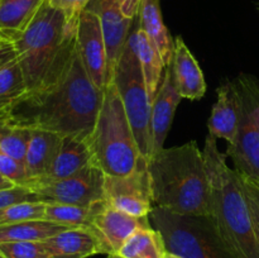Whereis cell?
<instances>
[{"instance_id":"4","label":"cell","mask_w":259,"mask_h":258,"mask_svg":"<svg viewBox=\"0 0 259 258\" xmlns=\"http://www.w3.org/2000/svg\"><path fill=\"white\" fill-rule=\"evenodd\" d=\"M202 152L211 190L210 217L225 248L232 258H259V238L240 176L230 168L211 134Z\"/></svg>"},{"instance_id":"14","label":"cell","mask_w":259,"mask_h":258,"mask_svg":"<svg viewBox=\"0 0 259 258\" xmlns=\"http://www.w3.org/2000/svg\"><path fill=\"white\" fill-rule=\"evenodd\" d=\"M217 94V101L207 121L209 133L215 138L225 139L230 144L237 137L242 119V95L238 85L230 81L219 86Z\"/></svg>"},{"instance_id":"25","label":"cell","mask_w":259,"mask_h":258,"mask_svg":"<svg viewBox=\"0 0 259 258\" xmlns=\"http://www.w3.org/2000/svg\"><path fill=\"white\" fill-rule=\"evenodd\" d=\"M104 204L105 200L89 206L47 202L45 219L67 228H88Z\"/></svg>"},{"instance_id":"21","label":"cell","mask_w":259,"mask_h":258,"mask_svg":"<svg viewBox=\"0 0 259 258\" xmlns=\"http://www.w3.org/2000/svg\"><path fill=\"white\" fill-rule=\"evenodd\" d=\"M131 35L133 38L137 56H138L139 63H141L147 93H148L151 101H153L162 82V78H163L166 65L162 60L157 46L152 42L151 38L146 34V32L139 27V24L137 25L136 29L132 30Z\"/></svg>"},{"instance_id":"11","label":"cell","mask_w":259,"mask_h":258,"mask_svg":"<svg viewBox=\"0 0 259 258\" xmlns=\"http://www.w3.org/2000/svg\"><path fill=\"white\" fill-rule=\"evenodd\" d=\"M76 46L90 80L99 90H104L108 83V53L100 20L90 8H86L78 18Z\"/></svg>"},{"instance_id":"13","label":"cell","mask_w":259,"mask_h":258,"mask_svg":"<svg viewBox=\"0 0 259 258\" xmlns=\"http://www.w3.org/2000/svg\"><path fill=\"white\" fill-rule=\"evenodd\" d=\"M90 9L98 14L108 53V82L126 45L133 20L124 17L118 0H91Z\"/></svg>"},{"instance_id":"37","label":"cell","mask_w":259,"mask_h":258,"mask_svg":"<svg viewBox=\"0 0 259 258\" xmlns=\"http://www.w3.org/2000/svg\"><path fill=\"white\" fill-rule=\"evenodd\" d=\"M106 258H125V257H123V255L120 254H108V257Z\"/></svg>"},{"instance_id":"31","label":"cell","mask_w":259,"mask_h":258,"mask_svg":"<svg viewBox=\"0 0 259 258\" xmlns=\"http://www.w3.org/2000/svg\"><path fill=\"white\" fill-rule=\"evenodd\" d=\"M24 201H40L37 195L25 186H14L12 189L0 190V210Z\"/></svg>"},{"instance_id":"5","label":"cell","mask_w":259,"mask_h":258,"mask_svg":"<svg viewBox=\"0 0 259 258\" xmlns=\"http://www.w3.org/2000/svg\"><path fill=\"white\" fill-rule=\"evenodd\" d=\"M89 141L94 164L106 176L131 174L144 159L113 81H109L104 89L103 103Z\"/></svg>"},{"instance_id":"38","label":"cell","mask_w":259,"mask_h":258,"mask_svg":"<svg viewBox=\"0 0 259 258\" xmlns=\"http://www.w3.org/2000/svg\"><path fill=\"white\" fill-rule=\"evenodd\" d=\"M257 113H258V116H259V101H258V105H257Z\"/></svg>"},{"instance_id":"36","label":"cell","mask_w":259,"mask_h":258,"mask_svg":"<svg viewBox=\"0 0 259 258\" xmlns=\"http://www.w3.org/2000/svg\"><path fill=\"white\" fill-rule=\"evenodd\" d=\"M164 258H181V257H179V255L174 254V253L167 252V253H166V257H164Z\"/></svg>"},{"instance_id":"30","label":"cell","mask_w":259,"mask_h":258,"mask_svg":"<svg viewBox=\"0 0 259 258\" xmlns=\"http://www.w3.org/2000/svg\"><path fill=\"white\" fill-rule=\"evenodd\" d=\"M51 7L61 10L70 24L77 25L81 13L89 7L91 0H46Z\"/></svg>"},{"instance_id":"16","label":"cell","mask_w":259,"mask_h":258,"mask_svg":"<svg viewBox=\"0 0 259 258\" xmlns=\"http://www.w3.org/2000/svg\"><path fill=\"white\" fill-rule=\"evenodd\" d=\"M171 68L175 86L182 99L199 100L205 95L206 81L204 72L182 37H177L175 40Z\"/></svg>"},{"instance_id":"40","label":"cell","mask_w":259,"mask_h":258,"mask_svg":"<svg viewBox=\"0 0 259 258\" xmlns=\"http://www.w3.org/2000/svg\"><path fill=\"white\" fill-rule=\"evenodd\" d=\"M0 258H5V257H4V255H3V254H2V252H0Z\"/></svg>"},{"instance_id":"24","label":"cell","mask_w":259,"mask_h":258,"mask_svg":"<svg viewBox=\"0 0 259 258\" xmlns=\"http://www.w3.org/2000/svg\"><path fill=\"white\" fill-rule=\"evenodd\" d=\"M166 247L161 233L153 227L139 228L126 239L118 254L125 258H164Z\"/></svg>"},{"instance_id":"7","label":"cell","mask_w":259,"mask_h":258,"mask_svg":"<svg viewBox=\"0 0 259 258\" xmlns=\"http://www.w3.org/2000/svg\"><path fill=\"white\" fill-rule=\"evenodd\" d=\"M110 81L118 89L141 156L149 162L152 157V101L147 93L144 76L132 35L126 40Z\"/></svg>"},{"instance_id":"15","label":"cell","mask_w":259,"mask_h":258,"mask_svg":"<svg viewBox=\"0 0 259 258\" xmlns=\"http://www.w3.org/2000/svg\"><path fill=\"white\" fill-rule=\"evenodd\" d=\"M182 98L177 93L174 82L171 66L164 70L163 78L158 91L152 101L151 131H152V156L163 149L167 134L174 121L175 113ZM152 158V157H151Z\"/></svg>"},{"instance_id":"28","label":"cell","mask_w":259,"mask_h":258,"mask_svg":"<svg viewBox=\"0 0 259 258\" xmlns=\"http://www.w3.org/2000/svg\"><path fill=\"white\" fill-rule=\"evenodd\" d=\"M0 252L5 258H52L45 240L0 243Z\"/></svg>"},{"instance_id":"17","label":"cell","mask_w":259,"mask_h":258,"mask_svg":"<svg viewBox=\"0 0 259 258\" xmlns=\"http://www.w3.org/2000/svg\"><path fill=\"white\" fill-rule=\"evenodd\" d=\"M89 138L90 137L85 136L62 137L47 174L40 180L66 179L78 174L90 164H94L93 151Z\"/></svg>"},{"instance_id":"39","label":"cell","mask_w":259,"mask_h":258,"mask_svg":"<svg viewBox=\"0 0 259 258\" xmlns=\"http://www.w3.org/2000/svg\"><path fill=\"white\" fill-rule=\"evenodd\" d=\"M3 43H7V42H4V40H3V39H0V45H3Z\"/></svg>"},{"instance_id":"29","label":"cell","mask_w":259,"mask_h":258,"mask_svg":"<svg viewBox=\"0 0 259 258\" xmlns=\"http://www.w3.org/2000/svg\"><path fill=\"white\" fill-rule=\"evenodd\" d=\"M0 174L17 186L27 187L29 184V176L24 162L18 161L3 152H0Z\"/></svg>"},{"instance_id":"32","label":"cell","mask_w":259,"mask_h":258,"mask_svg":"<svg viewBox=\"0 0 259 258\" xmlns=\"http://www.w3.org/2000/svg\"><path fill=\"white\" fill-rule=\"evenodd\" d=\"M240 180H242L243 190H244L245 197H247L248 205H249L253 224H254L255 232H257L259 238V185L255 184L252 180H248L242 176H240Z\"/></svg>"},{"instance_id":"33","label":"cell","mask_w":259,"mask_h":258,"mask_svg":"<svg viewBox=\"0 0 259 258\" xmlns=\"http://www.w3.org/2000/svg\"><path fill=\"white\" fill-rule=\"evenodd\" d=\"M118 2L124 17L131 20H134L138 17L142 0H118Z\"/></svg>"},{"instance_id":"6","label":"cell","mask_w":259,"mask_h":258,"mask_svg":"<svg viewBox=\"0 0 259 258\" xmlns=\"http://www.w3.org/2000/svg\"><path fill=\"white\" fill-rule=\"evenodd\" d=\"M149 222L164 247L181 258H232L210 215H182L153 206Z\"/></svg>"},{"instance_id":"34","label":"cell","mask_w":259,"mask_h":258,"mask_svg":"<svg viewBox=\"0 0 259 258\" xmlns=\"http://www.w3.org/2000/svg\"><path fill=\"white\" fill-rule=\"evenodd\" d=\"M15 58H17V55H15L13 43H3V45H0V70L5 65L15 60Z\"/></svg>"},{"instance_id":"2","label":"cell","mask_w":259,"mask_h":258,"mask_svg":"<svg viewBox=\"0 0 259 258\" xmlns=\"http://www.w3.org/2000/svg\"><path fill=\"white\" fill-rule=\"evenodd\" d=\"M77 25L61 10L43 3L14 46L28 95L45 93L60 82L77 52Z\"/></svg>"},{"instance_id":"1","label":"cell","mask_w":259,"mask_h":258,"mask_svg":"<svg viewBox=\"0 0 259 258\" xmlns=\"http://www.w3.org/2000/svg\"><path fill=\"white\" fill-rule=\"evenodd\" d=\"M104 90H99L85 71L78 52L60 82L50 90L19 99L5 119L14 125L45 129L61 137H90L95 126Z\"/></svg>"},{"instance_id":"26","label":"cell","mask_w":259,"mask_h":258,"mask_svg":"<svg viewBox=\"0 0 259 258\" xmlns=\"http://www.w3.org/2000/svg\"><path fill=\"white\" fill-rule=\"evenodd\" d=\"M27 93L17 58L0 70V115L7 113Z\"/></svg>"},{"instance_id":"10","label":"cell","mask_w":259,"mask_h":258,"mask_svg":"<svg viewBox=\"0 0 259 258\" xmlns=\"http://www.w3.org/2000/svg\"><path fill=\"white\" fill-rule=\"evenodd\" d=\"M104 195L109 206L133 217H148L153 209L148 162L139 163L133 172L124 176H106Z\"/></svg>"},{"instance_id":"18","label":"cell","mask_w":259,"mask_h":258,"mask_svg":"<svg viewBox=\"0 0 259 258\" xmlns=\"http://www.w3.org/2000/svg\"><path fill=\"white\" fill-rule=\"evenodd\" d=\"M52 258H88L103 254L95 235L88 228H68L45 239Z\"/></svg>"},{"instance_id":"20","label":"cell","mask_w":259,"mask_h":258,"mask_svg":"<svg viewBox=\"0 0 259 258\" xmlns=\"http://www.w3.org/2000/svg\"><path fill=\"white\" fill-rule=\"evenodd\" d=\"M61 141H62V137L53 132L45 131V129H32L24 159L28 176H29L28 186L32 182L46 176L48 167L60 147Z\"/></svg>"},{"instance_id":"22","label":"cell","mask_w":259,"mask_h":258,"mask_svg":"<svg viewBox=\"0 0 259 258\" xmlns=\"http://www.w3.org/2000/svg\"><path fill=\"white\" fill-rule=\"evenodd\" d=\"M139 27L157 46L166 67L171 66L174 58L175 42L163 22L158 0H142L138 13Z\"/></svg>"},{"instance_id":"12","label":"cell","mask_w":259,"mask_h":258,"mask_svg":"<svg viewBox=\"0 0 259 258\" xmlns=\"http://www.w3.org/2000/svg\"><path fill=\"white\" fill-rule=\"evenodd\" d=\"M152 227L149 217H133L104 204L88 229L99 240L103 254H118L129 237L139 228Z\"/></svg>"},{"instance_id":"9","label":"cell","mask_w":259,"mask_h":258,"mask_svg":"<svg viewBox=\"0 0 259 258\" xmlns=\"http://www.w3.org/2000/svg\"><path fill=\"white\" fill-rule=\"evenodd\" d=\"M104 182L105 174L98 166L90 164L73 176L61 180H38L28 187L40 201L48 204L89 206L105 200Z\"/></svg>"},{"instance_id":"23","label":"cell","mask_w":259,"mask_h":258,"mask_svg":"<svg viewBox=\"0 0 259 258\" xmlns=\"http://www.w3.org/2000/svg\"><path fill=\"white\" fill-rule=\"evenodd\" d=\"M66 229L68 228L46 219L4 224L0 225V243L45 240Z\"/></svg>"},{"instance_id":"41","label":"cell","mask_w":259,"mask_h":258,"mask_svg":"<svg viewBox=\"0 0 259 258\" xmlns=\"http://www.w3.org/2000/svg\"><path fill=\"white\" fill-rule=\"evenodd\" d=\"M257 185H258V184H257Z\"/></svg>"},{"instance_id":"35","label":"cell","mask_w":259,"mask_h":258,"mask_svg":"<svg viewBox=\"0 0 259 258\" xmlns=\"http://www.w3.org/2000/svg\"><path fill=\"white\" fill-rule=\"evenodd\" d=\"M14 186H17L14 182H12L10 180H8L7 177H4L2 174H0V190L12 189V187H14Z\"/></svg>"},{"instance_id":"3","label":"cell","mask_w":259,"mask_h":258,"mask_svg":"<svg viewBox=\"0 0 259 258\" xmlns=\"http://www.w3.org/2000/svg\"><path fill=\"white\" fill-rule=\"evenodd\" d=\"M148 171L154 206L175 214L210 215V181L196 142L163 148L149 159Z\"/></svg>"},{"instance_id":"8","label":"cell","mask_w":259,"mask_h":258,"mask_svg":"<svg viewBox=\"0 0 259 258\" xmlns=\"http://www.w3.org/2000/svg\"><path fill=\"white\" fill-rule=\"evenodd\" d=\"M238 88L243 101L242 119L234 142L228 147L227 157L233 159L240 176L259 185V89L247 78L240 80Z\"/></svg>"},{"instance_id":"19","label":"cell","mask_w":259,"mask_h":258,"mask_svg":"<svg viewBox=\"0 0 259 258\" xmlns=\"http://www.w3.org/2000/svg\"><path fill=\"white\" fill-rule=\"evenodd\" d=\"M46 0H0V39L13 43L24 33Z\"/></svg>"},{"instance_id":"27","label":"cell","mask_w":259,"mask_h":258,"mask_svg":"<svg viewBox=\"0 0 259 258\" xmlns=\"http://www.w3.org/2000/svg\"><path fill=\"white\" fill-rule=\"evenodd\" d=\"M46 206L47 202L45 201H24L10 205L0 210V225L25 220L45 219Z\"/></svg>"}]
</instances>
